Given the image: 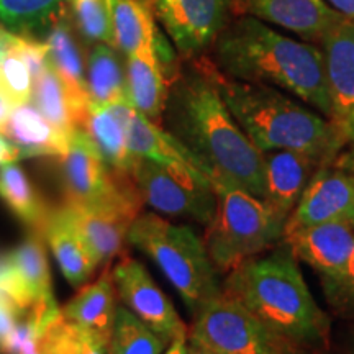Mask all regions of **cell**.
<instances>
[{
	"label": "cell",
	"instance_id": "f1b7e54d",
	"mask_svg": "<svg viewBox=\"0 0 354 354\" xmlns=\"http://www.w3.org/2000/svg\"><path fill=\"white\" fill-rule=\"evenodd\" d=\"M87 91L94 105L128 100L127 74L110 44L97 43L88 55Z\"/></svg>",
	"mask_w": 354,
	"mask_h": 354
},
{
	"label": "cell",
	"instance_id": "3957f363",
	"mask_svg": "<svg viewBox=\"0 0 354 354\" xmlns=\"http://www.w3.org/2000/svg\"><path fill=\"white\" fill-rule=\"evenodd\" d=\"M230 112L261 153L289 149L320 166L331 165L346 145L338 125L297 97L263 84L230 79L207 63Z\"/></svg>",
	"mask_w": 354,
	"mask_h": 354
},
{
	"label": "cell",
	"instance_id": "484cf974",
	"mask_svg": "<svg viewBox=\"0 0 354 354\" xmlns=\"http://www.w3.org/2000/svg\"><path fill=\"white\" fill-rule=\"evenodd\" d=\"M32 102L43 117L63 135L69 136L76 128H82L84 115L68 86L51 66L33 81Z\"/></svg>",
	"mask_w": 354,
	"mask_h": 354
},
{
	"label": "cell",
	"instance_id": "d590c367",
	"mask_svg": "<svg viewBox=\"0 0 354 354\" xmlns=\"http://www.w3.org/2000/svg\"><path fill=\"white\" fill-rule=\"evenodd\" d=\"M77 354H109V339L84 330L82 343Z\"/></svg>",
	"mask_w": 354,
	"mask_h": 354
},
{
	"label": "cell",
	"instance_id": "60d3db41",
	"mask_svg": "<svg viewBox=\"0 0 354 354\" xmlns=\"http://www.w3.org/2000/svg\"><path fill=\"white\" fill-rule=\"evenodd\" d=\"M335 162H336V165L344 167V169L351 171V174L354 176V158L348 151L346 153H339L338 158L335 159ZM351 225L354 227V212H353V216H351Z\"/></svg>",
	"mask_w": 354,
	"mask_h": 354
},
{
	"label": "cell",
	"instance_id": "8992f818",
	"mask_svg": "<svg viewBox=\"0 0 354 354\" xmlns=\"http://www.w3.org/2000/svg\"><path fill=\"white\" fill-rule=\"evenodd\" d=\"M216 212L207 227L205 241L218 272L269 251L284 238L287 218L264 198L220 177H212Z\"/></svg>",
	"mask_w": 354,
	"mask_h": 354
},
{
	"label": "cell",
	"instance_id": "5b68a950",
	"mask_svg": "<svg viewBox=\"0 0 354 354\" xmlns=\"http://www.w3.org/2000/svg\"><path fill=\"white\" fill-rule=\"evenodd\" d=\"M128 241L161 269L194 313L223 292L205 241L189 225H174L158 214H140Z\"/></svg>",
	"mask_w": 354,
	"mask_h": 354
},
{
	"label": "cell",
	"instance_id": "1f68e13d",
	"mask_svg": "<svg viewBox=\"0 0 354 354\" xmlns=\"http://www.w3.org/2000/svg\"><path fill=\"white\" fill-rule=\"evenodd\" d=\"M15 37H13L12 46L0 61V94L6 97L13 107L32 102L33 92L32 71L20 51L17 50Z\"/></svg>",
	"mask_w": 354,
	"mask_h": 354
},
{
	"label": "cell",
	"instance_id": "7a4b0ae2",
	"mask_svg": "<svg viewBox=\"0 0 354 354\" xmlns=\"http://www.w3.org/2000/svg\"><path fill=\"white\" fill-rule=\"evenodd\" d=\"M214 66L234 81L284 91L333 120V104L318 44L292 38L246 15L228 24L216 38Z\"/></svg>",
	"mask_w": 354,
	"mask_h": 354
},
{
	"label": "cell",
	"instance_id": "e575fe53",
	"mask_svg": "<svg viewBox=\"0 0 354 354\" xmlns=\"http://www.w3.org/2000/svg\"><path fill=\"white\" fill-rule=\"evenodd\" d=\"M0 299L10 300L20 308L24 313V307H21V295L19 284H17L15 272H13V266L10 259V253L0 254Z\"/></svg>",
	"mask_w": 354,
	"mask_h": 354
},
{
	"label": "cell",
	"instance_id": "5bb4252c",
	"mask_svg": "<svg viewBox=\"0 0 354 354\" xmlns=\"http://www.w3.org/2000/svg\"><path fill=\"white\" fill-rule=\"evenodd\" d=\"M333 104V122L344 140L354 127V20L343 19L318 41Z\"/></svg>",
	"mask_w": 354,
	"mask_h": 354
},
{
	"label": "cell",
	"instance_id": "6da1fadb",
	"mask_svg": "<svg viewBox=\"0 0 354 354\" xmlns=\"http://www.w3.org/2000/svg\"><path fill=\"white\" fill-rule=\"evenodd\" d=\"M165 113L167 131L197 158L209 179L220 177L264 198L263 153L234 120L207 61H197L187 73L177 74Z\"/></svg>",
	"mask_w": 354,
	"mask_h": 354
},
{
	"label": "cell",
	"instance_id": "836d02e7",
	"mask_svg": "<svg viewBox=\"0 0 354 354\" xmlns=\"http://www.w3.org/2000/svg\"><path fill=\"white\" fill-rule=\"evenodd\" d=\"M322 286L326 299L336 312L343 315H354V251L343 276Z\"/></svg>",
	"mask_w": 354,
	"mask_h": 354
},
{
	"label": "cell",
	"instance_id": "ffe728a7",
	"mask_svg": "<svg viewBox=\"0 0 354 354\" xmlns=\"http://www.w3.org/2000/svg\"><path fill=\"white\" fill-rule=\"evenodd\" d=\"M44 43L48 48L50 66L68 86L71 95L74 97L79 110L84 115V120H86L92 102L87 91V77L84 73L81 51L74 39L73 28H71L64 7L56 13L46 28V41Z\"/></svg>",
	"mask_w": 354,
	"mask_h": 354
},
{
	"label": "cell",
	"instance_id": "4dcf8cb0",
	"mask_svg": "<svg viewBox=\"0 0 354 354\" xmlns=\"http://www.w3.org/2000/svg\"><path fill=\"white\" fill-rule=\"evenodd\" d=\"M64 0H0V24L17 35L46 30Z\"/></svg>",
	"mask_w": 354,
	"mask_h": 354
},
{
	"label": "cell",
	"instance_id": "9c48e42d",
	"mask_svg": "<svg viewBox=\"0 0 354 354\" xmlns=\"http://www.w3.org/2000/svg\"><path fill=\"white\" fill-rule=\"evenodd\" d=\"M141 198L159 215L196 221L209 227L216 212V196L210 183L171 171L151 159L135 158L130 169Z\"/></svg>",
	"mask_w": 354,
	"mask_h": 354
},
{
	"label": "cell",
	"instance_id": "f546056e",
	"mask_svg": "<svg viewBox=\"0 0 354 354\" xmlns=\"http://www.w3.org/2000/svg\"><path fill=\"white\" fill-rule=\"evenodd\" d=\"M167 344L165 338L127 307H117L109 338V354H162Z\"/></svg>",
	"mask_w": 354,
	"mask_h": 354
},
{
	"label": "cell",
	"instance_id": "cb8c5ba5",
	"mask_svg": "<svg viewBox=\"0 0 354 354\" xmlns=\"http://www.w3.org/2000/svg\"><path fill=\"white\" fill-rule=\"evenodd\" d=\"M43 236L50 243L56 263L69 284L74 287L86 284L94 274L97 263L82 241L81 234L74 228L64 205L51 209Z\"/></svg>",
	"mask_w": 354,
	"mask_h": 354
},
{
	"label": "cell",
	"instance_id": "52a82bcc",
	"mask_svg": "<svg viewBox=\"0 0 354 354\" xmlns=\"http://www.w3.org/2000/svg\"><path fill=\"white\" fill-rule=\"evenodd\" d=\"M59 159L64 203L86 209H117L141 214L145 202L130 172L112 169L82 128L71 133L68 149Z\"/></svg>",
	"mask_w": 354,
	"mask_h": 354
},
{
	"label": "cell",
	"instance_id": "277c9868",
	"mask_svg": "<svg viewBox=\"0 0 354 354\" xmlns=\"http://www.w3.org/2000/svg\"><path fill=\"white\" fill-rule=\"evenodd\" d=\"M223 290L305 351L328 343V315L313 299L299 261L282 241L230 271Z\"/></svg>",
	"mask_w": 354,
	"mask_h": 354
},
{
	"label": "cell",
	"instance_id": "603a6c76",
	"mask_svg": "<svg viewBox=\"0 0 354 354\" xmlns=\"http://www.w3.org/2000/svg\"><path fill=\"white\" fill-rule=\"evenodd\" d=\"M128 100L136 112L154 123L165 115L169 81H167L151 46L127 56Z\"/></svg>",
	"mask_w": 354,
	"mask_h": 354
},
{
	"label": "cell",
	"instance_id": "f6af8a7d",
	"mask_svg": "<svg viewBox=\"0 0 354 354\" xmlns=\"http://www.w3.org/2000/svg\"><path fill=\"white\" fill-rule=\"evenodd\" d=\"M351 354H354V349H353V353H351Z\"/></svg>",
	"mask_w": 354,
	"mask_h": 354
},
{
	"label": "cell",
	"instance_id": "f35d334b",
	"mask_svg": "<svg viewBox=\"0 0 354 354\" xmlns=\"http://www.w3.org/2000/svg\"><path fill=\"white\" fill-rule=\"evenodd\" d=\"M187 342L189 335L177 336V338H174L169 344H167V348L162 354H187Z\"/></svg>",
	"mask_w": 354,
	"mask_h": 354
},
{
	"label": "cell",
	"instance_id": "30bf717a",
	"mask_svg": "<svg viewBox=\"0 0 354 354\" xmlns=\"http://www.w3.org/2000/svg\"><path fill=\"white\" fill-rule=\"evenodd\" d=\"M233 0H153V12L180 55L212 46L228 25Z\"/></svg>",
	"mask_w": 354,
	"mask_h": 354
},
{
	"label": "cell",
	"instance_id": "44dd1931",
	"mask_svg": "<svg viewBox=\"0 0 354 354\" xmlns=\"http://www.w3.org/2000/svg\"><path fill=\"white\" fill-rule=\"evenodd\" d=\"M3 135L19 148L20 158H61L69 136L51 125L32 102L12 109Z\"/></svg>",
	"mask_w": 354,
	"mask_h": 354
},
{
	"label": "cell",
	"instance_id": "b9f144b4",
	"mask_svg": "<svg viewBox=\"0 0 354 354\" xmlns=\"http://www.w3.org/2000/svg\"><path fill=\"white\" fill-rule=\"evenodd\" d=\"M187 354H216V353H214L210 348L203 346L202 343H198L197 339L190 338V336H189V342H187Z\"/></svg>",
	"mask_w": 354,
	"mask_h": 354
},
{
	"label": "cell",
	"instance_id": "4316f807",
	"mask_svg": "<svg viewBox=\"0 0 354 354\" xmlns=\"http://www.w3.org/2000/svg\"><path fill=\"white\" fill-rule=\"evenodd\" d=\"M0 198L25 225L43 233L51 209L17 162L0 167Z\"/></svg>",
	"mask_w": 354,
	"mask_h": 354
},
{
	"label": "cell",
	"instance_id": "4fadbf2b",
	"mask_svg": "<svg viewBox=\"0 0 354 354\" xmlns=\"http://www.w3.org/2000/svg\"><path fill=\"white\" fill-rule=\"evenodd\" d=\"M282 243L299 263L320 276L322 284L336 281L346 271L354 251V227L349 221L313 225L284 233Z\"/></svg>",
	"mask_w": 354,
	"mask_h": 354
},
{
	"label": "cell",
	"instance_id": "83f0119b",
	"mask_svg": "<svg viewBox=\"0 0 354 354\" xmlns=\"http://www.w3.org/2000/svg\"><path fill=\"white\" fill-rule=\"evenodd\" d=\"M115 44L125 56L151 46L156 20L149 7L138 0H107Z\"/></svg>",
	"mask_w": 354,
	"mask_h": 354
},
{
	"label": "cell",
	"instance_id": "ab89813d",
	"mask_svg": "<svg viewBox=\"0 0 354 354\" xmlns=\"http://www.w3.org/2000/svg\"><path fill=\"white\" fill-rule=\"evenodd\" d=\"M13 37H15V33L7 30L6 26H0V61H2V57L7 53L8 48L12 46Z\"/></svg>",
	"mask_w": 354,
	"mask_h": 354
},
{
	"label": "cell",
	"instance_id": "d6986e66",
	"mask_svg": "<svg viewBox=\"0 0 354 354\" xmlns=\"http://www.w3.org/2000/svg\"><path fill=\"white\" fill-rule=\"evenodd\" d=\"M135 107L130 100L115 102L110 105L91 104L84 120L82 130L104 158V161L115 171L130 172L135 156L128 148V123Z\"/></svg>",
	"mask_w": 354,
	"mask_h": 354
},
{
	"label": "cell",
	"instance_id": "7c38bea8",
	"mask_svg": "<svg viewBox=\"0 0 354 354\" xmlns=\"http://www.w3.org/2000/svg\"><path fill=\"white\" fill-rule=\"evenodd\" d=\"M354 212V176L333 161L313 174L286 223V232L331 221H349Z\"/></svg>",
	"mask_w": 354,
	"mask_h": 354
},
{
	"label": "cell",
	"instance_id": "7402d4cb",
	"mask_svg": "<svg viewBox=\"0 0 354 354\" xmlns=\"http://www.w3.org/2000/svg\"><path fill=\"white\" fill-rule=\"evenodd\" d=\"M10 259L25 313L56 302L51 290L50 266L41 232L32 230L25 241L12 251Z\"/></svg>",
	"mask_w": 354,
	"mask_h": 354
},
{
	"label": "cell",
	"instance_id": "9a60e30c",
	"mask_svg": "<svg viewBox=\"0 0 354 354\" xmlns=\"http://www.w3.org/2000/svg\"><path fill=\"white\" fill-rule=\"evenodd\" d=\"M240 3L250 17L310 43L320 41L343 19L325 0H240Z\"/></svg>",
	"mask_w": 354,
	"mask_h": 354
},
{
	"label": "cell",
	"instance_id": "d4e9b609",
	"mask_svg": "<svg viewBox=\"0 0 354 354\" xmlns=\"http://www.w3.org/2000/svg\"><path fill=\"white\" fill-rule=\"evenodd\" d=\"M61 310L64 318L74 325L109 339L117 313L115 282L110 264H105L99 279L82 287Z\"/></svg>",
	"mask_w": 354,
	"mask_h": 354
},
{
	"label": "cell",
	"instance_id": "ba28073f",
	"mask_svg": "<svg viewBox=\"0 0 354 354\" xmlns=\"http://www.w3.org/2000/svg\"><path fill=\"white\" fill-rule=\"evenodd\" d=\"M189 336L216 354H305L225 290L194 313Z\"/></svg>",
	"mask_w": 354,
	"mask_h": 354
},
{
	"label": "cell",
	"instance_id": "8d00e7d4",
	"mask_svg": "<svg viewBox=\"0 0 354 354\" xmlns=\"http://www.w3.org/2000/svg\"><path fill=\"white\" fill-rule=\"evenodd\" d=\"M20 159V151L3 133H0V166L15 162Z\"/></svg>",
	"mask_w": 354,
	"mask_h": 354
},
{
	"label": "cell",
	"instance_id": "ac0fdd59",
	"mask_svg": "<svg viewBox=\"0 0 354 354\" xmlns=\"http://www.w3.org/2000/svg\"><path fill=\"white\" fill-rule=\"evenodd\" d=\"M264 159V201L279 214L289 218L310 179L320 165L307 154L277 149L263 153Z\"/></svg>",
	"mask_w": 354,
	"mask_h": 354
},
{
	"label": "cell",
	"instance_id": "8fae6325",
	"mask_svg": "<svg viewBox=\"0 0 354 354\" xmlns=\"http://www.w3.org/2000/svg\"><path fill=\"white\" fill-rule=\"evenodd\" d=\"M115 289L130 312L167 343L189 335L169 297L156 286L148 269L140 261L123 254L112 271Z\"/></svg>",
	"mask_w": 354,
	"mask_h": 354
},
{
	"label": "cell",
	"instance_id": "d6a6232c",
	"mask_svg": "<svg viewBox=\"0 0 354 354\" xmlns=\"http://www.w3.org/2000/svg\"><path fill=\"white\" fill-rule=\"evenodd\" d=\"M73 8L74 20L84 39L91 43L115 44L112 24H110L107 0H68Z\"/></svg>",
	"mask_w": 354,
	"mask_h": 354
},
{
	"label": "cell",
	"instance_id": "74e56055",
	"mask_svg": "<svg viewBox=\"0 0 354 354\" xmlns=\"http://www.w3.org/2000/svg\"><path fill=\"white\" fill-rule=\"evenodd\" d=\"M325 2L344 19L354 20V0H325Z\"/></svg>",
	"mask_w": 354,
	"mask_h": 354
},
{
	"label": "cell",
	"instance_id": "e0dca14e",
	"mask_svg": "<svg viewBox=\"0 0 354 354\" xmlns=\"http://www.w3.org/2000/svg\"><path fill=\"white\" fill-rule=\"evenodd\" d=\"M64 207L97 266L110 264L112 259L125 254L128 233L138 215L127 210L86 209L68 203Z\"/></svg>",
	"mask_w": 354,
	"mask_h": 354
},
{
	"label": "cell",
	"instance_id": "ee69618b",
	"mask_svg": "<svg viewBox=\"0 0 354 354\" xmlns=\"http://www.w3.org/2000/svg\"><path fill=\"white\" fill-rule=\"evenodd\" d=\"M138 2H141V3H143V6L149 7L153 10V0H138Z\"/></svg>",
	"mask_w": 354,
	"mask_h": 354
},
{
	"label": "cell",
	"instance_id": "2e32d148",
	"mask_svg": "<svg viewBox=\"0 0 354 354\" xmlns=\"http://www.w3.org/2000/svg\"><path fill=\"white\" fill-rule=\"evenodd\" d=\"M128 148L135 158L151 159L167 169L190 176L202 183H210L197 158L174 135L136 110L128 123Z\"/></svg>",
	"mask_w": 354,
	"mask_h": 354
},
{
	"label": "cell",
	"instance_id": "7bdbcfd3",
	"mask_svg": "<svg viewBox=\"0 0 354 354\" xmlns=\"http://www.w3.org/2000/svg\"><path fill=\"white\" fill-rule=\"evenodd\" d=\"M346 145H349V154H351V156L354 158V127H353V130L349 131V135H348V140H346Z\"/></svg>",
	"mask_w": 354,
	"mask_h": 354
}]
</instances>
